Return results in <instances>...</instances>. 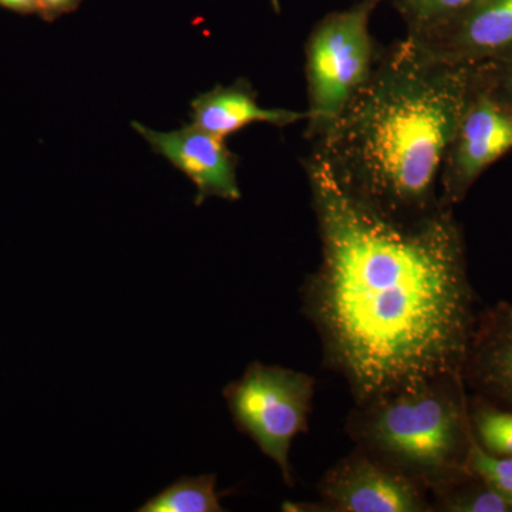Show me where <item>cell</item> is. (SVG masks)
Instances as JSON below:
<instances>
[{
  "label": "cell",
  "instance_id": "3957f363",
  "mask_svg": "<svg viewBox=\"0 0 512 512\" xmlns=\"http://www.w3.org/2000/svg\"><path fill=\"white\" fill-rule=\"evenodd\" d=\"M346 429L357 448L423 485L433 500L473 473L476 437L461 375L355 406Z\"/></svg>",
  "mask_w": 512,
  "mask_h": 512
},
{
  "label": "cell",
  "instance_id": "30bf717a",
  "mask_svg": "<svg viewBox=\"0 0 512 512\" xmlns=\"http://www.w3.org/2000/svg\"><path fill=\"white\" fill-rule=\"evenodd\" d=\"M467 392L512 412V305L498 302L477 313L463 370Z\"/></svg>",
  "mask_w": 512,
  "mask_h": 512
},
{
  "label": "cell",
  "instance_id": "277c9868",
  "mask_svg": "<svg viewBox=\"0 0 512 512\" xmlns=\"http://www.w3.org/2000/svg\"><path fill=\"white\" fill-rule=\"evenodd\" d=\"M380 2L360 0L352 8L329 13L308 37L305 136L312 143L328 133L379 62L382 50L376 49L369 22Z\"/></svg>",
  "mask_w": 512,
  "mask_h": 512
},
{
  "label": "cell",
  "instance_id": "5bb4252c",
  "mask_svg": "<svg viewBox=\"0 0 512 512\" xmlns=\"http://www.w3.org/2000/svg\"><path fill=\"white\" fill-rule=\"evenodd\" d=\"M470 419L478 446L497 457H512V412L470 396Z\"/></svg>",
  "mask_w": 512,
  "mask_h": 512
},
{
  "label": "cell",
  "instance_id": "5b68a950",
  "mask_svg": "<svg viewBox=\"0 0 512 512\" xmlns=\"http://www.w3.org/2000/svg\"><path fill=\"white\" fill-rule=\"evenodd\" d=\"M315 377L288 367L251 363L241 379L224 389L235 426L275 461L292 487V441L309 429Z\"/></svg>",
  "mask_w": 512,
  "mask_h": 512
},
{
  "label": "cell",
  "instance_id": "9c48e42d",
  "mask_svg": "<svg viewBox=\"0 0 512 512\" xmlns=\"http://www.w3.org/2000/svg\"><path fill=\"white\" fill-rule=\"evenodd\" d=\"M409 37L439 62L456 66L512 63V0H487L463 19Z\"/></svg>",
  "mask_w": 512,
  "mask_h": 512
},
{
  "label": "cell",
  "instance_id": "52a82bcc",
  "mask_svg": "<svg viewBox=\"0 0 512 512\" xmlns=\"http://www.w3.org/2000/svg\"><path fill=\"white\" fill-rule=\"evenodd\" d=\"M318 491L320 503L306 504L315 511H436L427 488L357 447L326 471Z\"/></svg>",
  "mask_w": 512,
  "mask_h": 512
},
{
  "label": "cell",
  "instance_id": "7c38bea8",
  "mask_svg": "<svg viewBox=\"0 0 512 512\" xmlns=\"http://www.w3.org/2000/svg\"><path fill=\"white\" fill-rule=\"evenodd\" d=\"M227 493H218L217 476L202 474L181 477L151 497L138 512H221V500Z\"/></svg>",
  "mask_w": 512,
  "mask_h": 512
},
{
  "label": "cell",
  "instance_id": "ac0fdd59",
  "mask_svg": "<svg viewBox=\"0 0 512 512\" xmlns=\"http://www.w3.org/2000/svg\"><path fill=\"white\" fill-rule=\"evenodd\" d=\"M80 0H39V12L37 15L43 19L53 20L72 12L79 6Z\"/></svg>",
  "mask_w": 512,
  "mask_h": 512
},
{
  "label": "cell",
  "instance_id": "6da1fadb",
  "mask_svg": "<svg viewBox=\"0 0 512 512\" xmlns=\"http://www.w3.org/2000/svg\"><path fill=\"white\" fill-rule=\"evenodd\" d=\"M303 167L320 261L302 312L355 406L461 375L478 312L454 210L389 217L343 190L315 154Z\"/></svg>",
  "mask_w": 512,
  "mask_h": 512
},
{
  "label": "cell",
  "instance_id": "d6986e66",
  "mask_svg": "<svg viewBox=\"0 0 512 512\" xmlns=\"http://www.w3.org/2000/svg\"><path fill=\"white\" fill-rule=\"evenodd\" d=\"M0 8L13 10V12L29 13L39 12V0H0Z\"/></svg>",
  "mask_w": 512,
  "mask_h": 512
},
{
  "label": "cell",
  "instance_id": "9a60e30c",
  "mask_svg": "<svg viewBox=\"0 0 512 512\" xmlns=\"http://www.w3.org/2000/svg\"><path fill=\"white\" fill-rule=\"evenodd\" d=\"M436 511L448 512H512V507L477 474L434 498Z\"/></svg>",
  "mask_w": 512,
  "mask_h": 512
},
{
  "label": "cell",
  "instance_id": "ba28073f",
  "mask_svg": "<svg viewBox=\"0 0 512 512\" xmlns=\"http://www.w3.org/2000/svg\"><path fill=\"white\" fill-rule=\"evenodd\" d=\"M131 126L154 153L190 178L197 187V207L212 197L241 200L237 178L239 158L229 150L225 140L192 124L173 131H156L138 121H133Z\"/></svg>",
  "mask_w": 512,
  "mask_h": 512
},
{
  "label": "cell",
  "instance_id": "8fae6325",
  "mask_svg": "<svg viewBox=\"0 0 512 512\" xmlns=\"http://www.w3.org/2000/svg\"><path fill=\"white\" fill-rule=\"evenodd\" d=\"M302 120H306V111L264 109L258 103V94L251 83L244 79L231 86L218 84L195 97L191 103L192 126L222 140L251 124L266 123L284 128Z\"/></svg>",
  "mask_w": 512,
  "mask_h": 512
},
{
  "label": "cell",
  "instance_id": "8992f818",
  "mask_svg": "<svg viewBox=\"0 0 512 512\" xmlns=\"http://www.w3.org/2000/svg\"><path fill=\"white\" fill-rule=\"evenodd\" d=\"M512 151V106L493 92L477 66L476 80L448 147L439 184L443 208L454 210L473 185Z\"/></svg>",
  "mask_w": 512,
  "mask_h": 512
},
{
  "label": "cell",
  "instance_id": "2e32d148",
  "mask_svg": "<svg viewBox=\"0 0 512 512\" xmlns=\"http://www.w3.org/2000/svg\"><path fill=\"white\" fill-rule=\"evenodd\" d=\"M470 468L512 507V457H497L474 443Z\"/></svg>",
  "mask_w": 512,
  "mask_h": 512
},
{
  "label": "cell",
  "instance_id": "e0dca14e",
  "mask_svg": "<svg viewBox=\"0 0 512 512\" xmlns=\"http://www.w3.org/2000/svg\"><path fill=\"white\" fill-rule=\"evenodd\" d=\"M481 69L493 92L512 106V63L483 64Z\"/></svg>",
  "mask_w": 512,
  "mask_h": 512
},
{
  "label": "cell",
  "instance_id": "7a4b0ae2",
  "mask_svg": "<svg viewBox=\"0 0 512 512\" xmlns=\"http://www.w3.org/2000/svg\"><path fill=\"white\" fill-rule=\"evenodd\" d=\"M477 66L427 55L409 37L380 53L372 76L312 153L373 210L419 218L440 210L441 168Z\"/></svg>",
  "mask_w": 512,
  "mask_h": 512
},
{
  "label": "cell",
  "instance_id": "4fadbf2b",
  "mask_svg": "<svg viewBox=\"0 0 512 512\" xmlns=\"http://www.w3.org/2000/svg\"><path fill=\"white\" fill-rule=\"evenodd\" d=\"M487 0H394L407 36L419 37L470 15Z\"/></svg>",
  "mask_w": 512,
  "mask_h": 512
}]
</instances>
